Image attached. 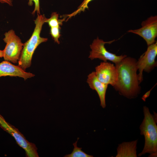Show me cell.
<instances>
[{
  "mask_svg": "<svg viewBox=\"0 0 157 157\" xmlns=\"http://www.w3.org/2000/svg\"><path fill=\"white\" fill-rule=\"evenodd\" d=\"M157 55V42L148 46L146 51L137 61V67L139 71L138 74L140 83L143 80V72L149 73L157 65L155 59Z\"/></svg>",
  "mask_w": 157,
  "mask_h": 157,
  "instance_id": "7",
  "label": "cell"
},
{
  "mask_svg": "<svg viewBox=\"0 0 157 157\" xmlns=\"http://www.w3.org/2000/svg\"><path fill=\"white\" fill-rule=\"evenodd\" d=\"M47 19L44 15L38 14L37 17L34 20L35 27L32 35L29 39L24 43L18 61V66L25 71L31 66L32 56L37 47L41 43L48 40L47 38L40 36L42 26Z\"/></svg>",
  "mask_w": 157,
  "mask_h": 157,
  "instance_id": "3",
  "label": "cell"
},
{
  "mask_svg": "<svg viewBox=\"0 0 157 157\" xmlns=\"http://www.w3.org/2000/svg\"><path fill=\"white\" fill-rule=\"evenodd\" d=\"M12 0H0V3H6L10 6H13Z\"/></svg>",
  "mask_w": 157,
  "mask_h": 157,
  "instance_id": "18",
  "label": "cell"
},
{
  "mask_svg": "<svg viewBox=\"0 0 157 157\" xmlns=\"http://www.w3.org/2000/svg\"><path fill=\"white\" fill-rule=\"evenodd\" d=\"M7 76H18L26 80L33 77L35 75L26 72L19 66L15 65L9 61L5 60L0 63V77Z\"/></svg>",
  "mask_w": 157,
  "mask_h": 157,
  "instance_id": "10",
  "label": "cell"
},
{
  "mask_svg": "<svg viewBox=\"0 0 157 157\" xmlns=\"http://www.w3.org/2000/svg\"><path fill=\"white\" fill-rule=\"evenodd\" d=\"M0 126L14 138L17 144L25 150L27 157H39L35 144L28 142L17 129L7 122L0 114Z\"/></svg>",
  "mask_w": 157,
  "mask_h": 157,
  "instance_id": "5",
  "label": "cell"
},
{
  "mask_svg": "<svg viewBox=\"0 0 157 157\" xmlns=\"http://www.w3.org/2000/svg\"><path fill=\"white\" fill-rule=\"evenodd\" d=\"M138 140L124 142L118 145L116 157H137Z\"/></svg>",
  "mask_w": 157,
  "mask_h": 157,
  "instance_id": "12",
  "label": "cell"
},
{
  "mask_svg": "<svg viewBox=\"0 0 157 157\" xmlns=\"http://www.w3.org/2000/svg\"><path fill=\"white\" fill-rule=\"evenodd\" d=\"M144 118L140 126V134L144 136L145 142L141 156L147 153L149 157H156L157 155V126L156 115L151 114L148 107L144 106L143 110Z\"/></svg>",
  "mask_w": 157,
  "mask_h": 157,
  "instance_id": "2",
  "label": "cell"
},
{
  "mask_svg": "<svg viewBox=\"0 0 157 157\" xmlns=\"http://www.w3.org/2000/svg\"><path fill=\"white\" fill-rule=\"evenodd\" d=\"M95 73L98 79L107 85L113 87L117 80V72L115 66L110 63L103 62L95 68Z\"/></svg>",
  "mask_w": 157,
  "mask_h": 157,
  "instance_id": "9",
  "label": "cell"
},
{
  "mask_svg": "<svg viewBox=\"0 0 157 157\" xmlns=\"http://www.w3.org/2000/svg\"><path fill=\"white\" fill-rule=\"evenodd\" d=\"M65 19V18L63 19H58V15L56 12L53 13L50 18L47 19L46 22L48 23L49 26L51 27H60L63 24V22Z\"/></svg>",
  "mask_w": 157,
  "mask_h": 157,
  "instance_id": "13",
  "label": "cell"
},
{
  "mask_svg": "<svg viewBox=\"0 0 157 157\" xmlns=\"http://www.w3.org/2000/svg\"><path fill=\"white\" fill-rule=\"evenodd\" d=\"M87 82L90 88L97 93L100 101V106L103 108H105L106 94L108 85L98 79L95 72H92L88 75Z\"/></svg>",
  "mask_w": 157,
  "mask_h": 157,
  "instance_id": "11",
  "label": "cell"
},
{
  "mask_svg": "<svg viewBox=\"0 0 157 157\" xmlns=\"http://www.w3.org/2000/svg\"><path fill=\"white\" fill-rule=\"evenodd\" d=\"M3 57V50H0V58Z\"/></svg>",
  "mask_w": 157,
  "mask_h": 157,
  "instance_id": "19",
  "label": "cell"
},
{
  "mask_svg": "<svg viewBox=\"0 0 157 157\" xmlns=\"http://www.w3.org/2000/svg\"><path fill=\"white\" fill-rule=\"evenodd\" d=\"M115 41L113 40L105 42L97 37L93 40L90 45L91 51L90 52L89 58L91 60L98 58L105 62L109 60L114 63L115 64L119 63L126 57V55L117 56L108 51L105 47V44H111Z\"/></svg>",
  "mask_w": 157,
  "mask_h": 157,
  "instance_id": "6",
  "label": "cell"
},
{
  "mask_svg": "<svg viewBox=\"0 0 157 157\" xmlns=\"http://www.w3.org/2000/svg\"><path fill=\"white\" fill-rule=\"evenodd\" d=\"M77 141L73 144L74 148L72 153L65 156V157H93L92 155L88 154L81 150L82 148L78 147L77 146Z\"/></svg>",
  "mask_w": 157,
  "mask_h": 157,
  "instance_id": "14",
  "label": "cell"
},
{
  "mask_svg": "<svg viewBox=\"0 0 157 157\" xmlns=\"http://www.w3.org/2000/svg\"><path fill=\"white\" fill-rule=\"evenodd\" d=\"M4 35L3 40L6 44L3 50V57L5 60L16 63L19 59L24 43L13 29L6 32Z\"/></svg>",
  "mask_w": 157,
  "mask_h": 157,
  "instance_id": "4",
  "label": "cell"
},
{
  "mask_svg": "<svg viewBox=\"0 0 157 157\" xmlns=\"http://www.w3.org/2000/svg\"><path fill=\"white\" fill-rule=\"evenodd\" d=\"M60 27H54L50 28V33L55 42L60 44L59 39L60 37Z\"/></svg>",
  "mask_w": 157,
  "mask_h": 157,
  "instance_id": "16",
  "label": "cell"
},
{
  "mask_svg": "<svg viewBox=\"0 0 157 157\" xmlns=\"http://www.w3.org/2000/svg\"><path fill=\"white\" fill-rule=\"evenodd\" d=\"M140 28L131 30L128 32L137 34L142 37L146 41L148 46L156 41L157 36V16H152L143 21Z\"/></svg>",
  "mask_w": 157,
  "mask_h": 157,
  "instance_id": "8",
  "label": "cell"
},
{
  "mask_svg": "<svg viewBox=\"0 0 157 157\" xmlns=\"http://www.w3.org/2000/svg\"><path fill=\"white\" fill-rule=\"evenodd\" d=\"M93 0H84L77 9L71 13L66 15L67 20L75 16L82 12H84L85 10L88 8V5L89 3Z\"/></svg>",
  "mask_w": 157,
  "mask_h": 157,
  "instance_id": "15",
  "label": "cell"
},
{
  "mask_svg": "<svg viewBox=\"0 0 157 157\" xmlns=\"http://www.w3.org/2000/svg\"><path fill=\"white\" fill-rule=\"evenodd\" d=\"M137 61L126 56L115 65L117 78L113 87L120 95L130 99L136 97L140 93Z\"/></svg>",
  "mask_w": 157,
  "mask_h": 157,
  "instance_id": "1",
  "label": "cell"
},
{
  "mask_svg": "<svg viewBox=\"0 0 157 157\" xmlns=\"http://www.w3.org/2000/svg\"><path fill=\"white\" fill-rule=\"evenodd\" d=\"M28 4L30 6L33 4V2L35 3V8L32 13L34 15L36 12L38 14H40L39 0H28Z\"/></svg>",
  "mask_w": 157,
  "mask_h": 157,
  "instance_id": "17",
  "label": "cell"
}]
</instances>
